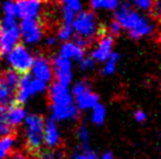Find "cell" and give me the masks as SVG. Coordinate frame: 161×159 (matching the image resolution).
<instances>
[{
	"instance_id": "obj_6",
	"label": "cell",
	"mask_w": 161,
	"mask_h": 159,
	"mask_svg": "<svg viewBox=\"0 0 161 159\" xmlns=\"http://www.w3.org/2000/svg\"><path fill=\"white\" fill-rule=\"evenodd\" d=\"M20 29L15 18L4 17L0 26V52L8 53L20 42Z\"/></svg>"
},
{
	"instance_id": "obj_16",
	"label": "cell",
	"mask_w": 161,
	"mask_h": 159,
	"mask_svg": "<svg viewBox=\"0 0 161 159\" xmlns=\"http://www.w3.org/2000/svg\"><path fill=\"white\" fill-rule=\"evenodd\" d=\"M61 135L59 130L58 123L53 119H48L45 122L44 126V144L49 149H54L60 144Z\"/></svg>"
},
{
	"instance_id": "obj_27",
	"label": "cell",
	"mask_w": 161,
	"mask_h": 159,
	"mask_svg": "<svg viewBox=\"0 0 161 159\" xmlns=\"http://www.w3.org/2000/svg\"><path fill=\"white\" fill-rule=\"evenodd\" d=\"M11 135V128L6 123V108L0 106V137Z\"/></svg>"
},
{
	"instance_id": "obj_38",
	"label": "cell",
	"mask_w": 161,
	"mask_h": 159,
	"mask_svg": "<svg viewBox=\"0 0 161 159\" xmlns=\"http://www.w3.org/2000/svg\"><path fill=\"white\" fill-rule=\"evenodd\" d=\"M64 3V5L65 4H71V3H81V0H61Z\"/></svg>"
},
{
	"instance_id": "obj_12",
	"label": "cell",
	"mask_w": 161,
	"mask_h": 159,
	"mask_svg": "<svg viewBox=\"0 0 161 159\" xmlns=\"http://www.w3.org/2000/svg\"><path fill=\"white\" fill-rule=\"evenodd\" d=\"M48 96L51 101V106H65L74 104L69 88L58 82H55L49 87Z\"/></svg>"
},
{
	"instance_id": "obj_10",
	"label": "cell",
	"mask_w": 161,
	"mask_h": 159,
	"mask_svg": "<svg viewBox=\"0 0 161 159\" xmlns=\"http://www.w3.org/2000/svg\"><path fill=\"white\" fill-rule=\"evenodd\" d=\"M31 76L39 80L44 83L48 84L53 79V69H52V62L48 59L39 55L38 58H34L33 64L31 67Z\"/></svg>"
},
{
	"instance_id": "obj_31",
	"label": "cell",
	"mask_w": 161,
	"mask_h": 159,
	"mask_svg": "<svg viewBox=\"0 0 161 159\" xmlns=\"http://www.w3.org/2000/svg\"><path fill=\"white\" fill-rule=\"evenodd\" d=\"M72 159H98V156L95 155L92 150L85 147L81 152L76 153V155L74 156Z\"/></svg>"
},
{
	"instance_id": "obj_3",
	"label": "cell",
	"mask_w": 161,
	"mask_h": 159,
	"mask_svg": "<svg viewBox=\"0 0 161 159\" xmlns=\"http://www.w3.org/2000/svg\"><path fill=\"white\" fill-rule=\"evenodd\" d=\"M25 141L26 145L33 151L39 150L44 145V126L45 122L42 117L36 114L27 115L25 122Z\"/></svg>"
},
{
	"instance_id": "obj_35",
	"label": "cell",
	"mask_w": 161,
	"mask_h": 159,
	"mask_svg": "<svg viewBox=\"0 0 161 159\" xmlns=\"http://www.w3.org/2000/svg\"><path fill=\"white\" fill-rule=\"evenodd\" d=\"M55 44H57V38L55 36H48L46 39V44L48 47H53V46H55Z\"/></svg>"
},
{
	"instance_id": "obj_15",
	"label": "cell",
	"mask_w": 161,
	"mask_h": 159,
	"mask_svg": "<svg viewBox=\"0 0 161 159\" xmlns=\"http://www.w3.org/2000/svg\"><path fill=\"white\" fill-rule=\"evenodd\" d=\"M51 116L54 122H69L75 121L79 115V110L76 109L75 104L65 106H51Z\"/></svg>"
},
{
	"instance_id": "obj_7",
	"label": "cell",
	"mask_w": 161,
	"mask_h": 159,
	"mask_svg": "<svg viewBox=\"0 0 161 159\" xmlns=\"http://www.w3.org/2000/svg\"><path fill=\"white\" fill-rule=\"evenodd\" d=\"M46 89H47L46 83L34 79L30 74H24L23 76H20L19 80L18 89H17V101L20 103V105L25 104L32 97L45 93Z\"/></svg>"
},
{
	"instance_id": "obj_30",
	"label": "cell",
	"mask_w": 161,
	"mask_h": 159,
	"mask_svg": "<svg viewBox=\"0 0 161 159\" xmlns=\"http://www.w3.org/2000/svg\"><path fill=\"white\" fill-rule=\"evenodd\" d=\"M95 66H97V62L94 61L91 56H87V58L85 56V58L80 61V68H81V70H84V71L92 70V69L95 68Z\"/></svg>"
},
{
	"instance_id": "obj_17",
	"label": "cell",
	"mask_w": 161,
	"mask_h": 159,
	"mask_svg": "<svg viewBox=\"0 0 161 159\" xmlns=\"http://www.w3.org/2000/svg\"><path fill=\"white\" fill-rule=\"evenodd\" d=\"M27 117V111L23 105H12L6 108V123L9 128L23 125Z\"/></svg>"
},
{
	"instance_id": "obj_19",
	"label": "cell",
	"mask_w": 161,
	"mask_h": 159,
	"mask_svg": "<svg viewBox=\"0 0 161 159\" xmlns=\"http://www.w3.org/2000/svg\"><path fill=\"white\" fill-rule=\"evenodd\" d=\"M82 11V4L81 3H71L65 4L63 7V21L64 25L71 26L72 22L74 21L76 15Z\"/></svg>"
},
{
	"instance_id": "obj_1",
	"label": "cell",
	"mask_w": 161,
	"mask_h": 159,
	"mask_svg": "<svg viewBox=\"0 0 161 159\" xmlns=\"http://www.w3.org/2000/svg\"><path fill=\"white\" fill-rule=\"evenodd\" d=\"M115 20L132 39H143L155 32V23L128 4H122L116 8Z\"/></svg>"
},
{
	"instance_id": "obj_13",
	"label": "cell",
	"mask_w": 161,
	"mask_h": 159,
	"mask_svg": "<svg viewBox=\"0 0 161 159\" xmlns=\"http://www.w3.org/2000/svg\"><path fill=\"white\" fill-rule=\"evenodd\" d=\"M113 44H114V40L113 36L103 35L100 38V40L97 44V47L92 50V55L91 58L93 59L95 62H105L113 53Z\"/></svg>"
},
{
	"instance_id": "obj_2",
	"label": "cell",
	"mask_w": 161,
	"mask_h": 159,
	"mask_svg": "<svg viewBox=\"0 0 161 159\" xmlns=\"http://www.w3.org/2000/svg\"><path fill=\"white\" fill-rule=\"evenodd\" d=\"M71 26L76 39L84 40L87 44H90L91 40H93L99 33L98 19L92 11H81Z\"/></svg>"
},
{
	"instance_id": "obj_11",
	"label": "cell",
	"mask_w": 161,
	"mask_h": 159,
	"mask_svg": "<svg viewBox=\"0 0 161 159\" xmlns=\"http://www.w3.org/2000/svg\"><path fill=\"white\" fill-rule=\"evenodd\" d=\"M17 17L21 20H36L42 11L41 0H17Z\"/></svg>"
},
{
	"instance_id": "obj_5",
	"label": "cell",
	"mask_w": 161,
	"mask_h": 159,
	"mask_svg": "<svg viewBox=\"0 0 161 159\" xmlns=\"http://www.w3.org/2000/svg\"><path fill=\"white\" fill-rule=\"evenodd\" d=\"M20 75L13 70H5L0 75V106L9 108L17 102V89H18Z\"/></svg>"
},
{
	"instance_id": "obj_22",
	"label": "cell",
	"mask_w": 161,
	"mask_h": 159,
	"mask_svg": "<svg viewBox=\"0 0 161 159\" xmlns=\"http://www.w3.org/2000/svg\"><path fill=\"white\" fill-rule=\"evenodd\" d=\"M119 60H120V56L118 53H112V55L103 62V69H101V73L103 75L109 76L113 75L116 70V67H118V63H119Z\"/></svg>"
},
{
	"instance_id": "obj_24",
	"label": "cell",
	"mask_w": 161,
	"mask_h": 159,
	"mask_svg": "<svg viewBox=\"0 0 161 159\" xmlns=\"http://www.w3.org/2000/svg\"><path fill=\"white\" fill-rule=\"evenodd\" d=\"M1 9L4 17L7 18H17V3L14 0H4L1 5Z\"/></svg>"
},
{
	"instance_id": "obj_25",
	"label": "cell",
	"mask_w": 161,
	"mask_h": 159,
	"mask_svg": "<svg viewBox=\"0 0 161 159\" xmlns=\"http://www.w3.org/2000/svg\"><path fill=\"white\" fill-rule=\"evenodd\" d=\"M90 89V83L86 80H79V81H76L75 83L73 84V87L71 89V94L73 97H76L81 94L86 93Z\"/></svg>"
},
{
	"instance_id": "obj_23",
	"label": "cell",
	"mask_w": 161,
	"mask_h": 159,
	"mask_svg": "<svg viewBox=\"0 0 161 159\" xmlns=\"http://www.w3.org/2000/svg\"><path fill=\"white\" fill-rule=\"evenodd\" d=\"M106 116H107V112H106V108L103 105H101L99 103L98 105H95L91 110V121L92 123L95 124V125H101V124L105 122L106 119Z\"/></svg>"
},
{
	"instance_id": "obj_28",
	"label": "cell",
	"mask_w": 161,
	"mask_h": 159,
	"mask_svg": "<svg viewBox=\"0 0 161 159\" xmlns=\"http://www.w3.org/2000/svg\"><path fill=\"white\" fill-rule=\"evenodd\" d=\"M130 3L138 11H151L153 9L155 0H130Z\"/></svg>"
},
{
	"instance_id": "obj_26",
	"label": "cell",
	"mask_w": 161,
	"mask_h": 159,
	"mask_svg": "<svg viewBox=\"0 0 161 159\" xmlns=\"http://www.w3.org/2000/svg\"><path fill=\"white\" fill-rule=\"evenodd\" d=\"M74 35V32H73V28L72 26H68V25H64L63 27H60L58 31V39L63 42H67V41H71L72 38Z\"/></svg>"
},
{
	"instance_id": "obj_18",
	"label": "cell",
	"mask_w": 161,
	"mask_h": 159,
	"mask_svg": "<svg viewBox=\"0 0 161 159\" xmlns=\"http://www.w3.org/2000/svg\"><path fill=\"white\" fill-rule=\"evenodd\" d=\"M99 104V96L92 90H87L86 93L81 94L75 97V106L78 110L87 111L92 110L94 106Z\"/></svg>"
},
{
	"instance_id": "obj_8",
	"label": "cell",
	"mask_w": 161,
	"mask_h": 159,
	"mask_svg": "<svg viewBox=\"0 0 161 159\" xmlns=\"http://www.w3.org/2000/svg\"><path fill=\"white\" fill-rule=\"evenodd\" d=\"M19 29H20V39L30 46L38 44L44 36L42 27L38 20H21Z\"/></svg>"
},
{
	"instance_id": "obj_21",
	"label": "cell",
	"mask_w": 161,
	"mask_h": 159,
	"mask_svg": "<svg viewBox=\"0 0 161 159\" xmlns=\"http://www.w3.org/2000/svg\"><path fill=\"white\" fill-rule=\"evenodd\" d=\"M15 147V138L11 135L0 137V159H6Z\"/></svg>"
},
{
	"instance_id": "obj_4",
	"label": "cell",
	"mask_w": 161,
	"mask_h": 159,
	"mask_svg": "<svg viewBox=\"0 0 161 159\" xmlns=\"http://www.w3.org/2000/svg\"><path fill=\"white\" fill-rule=\"evenodd\" d=\"M6 62L11 70L20 74H26L31 70V67L34 61V56L26 46L18 44L12 50L6 53Z\"/></svg>"
},
{
	"instance_id": "obj_36",
	"label": "cell",
	"mask_w": 161,
	"mask_h": 159,
	"mask_svg": "<svg viewBox=\"0 0 161 159\" xmlns=\"http://www.w3.org/2000/svg\"><path fill=\"white\" fill-rule=\"evenodd\" d=\"M9 159H31L28 156L24 155V153H15V155L11 156Z\"/></svg>"
},
{
	"instance_id": "obj_20",
	"label": "cell",
	"mask_w": 161,
	"mask_h": 159,
	"mask_svg": "<svg viewBox=\"0 0 161 159\" xmlns=\"http://www.w3.org/2000/svg\"><path fill=\"white\" fill-rule=\"evenodd\" d=\"M120 0H90V7L93 11H116Z\"/></svg>"
},
{
	"instance_id": "obj_14",
	"label": "cell",
	"mask_w": 161,
	"mask_h": 159,
	"mask_svg": "<svg viewBox=\"0 0 161 159\" xmlns=\"http://www.w3.org/2000/svg\"><path fill=\"white\" fill-rule=\"evenodd\" d=\"M59 56L67 59L69 61H79L85 58V48L76 44L75 41H67L61 44L59 49Z\"/></svg>"
},
{
	"instance_id": "obj_29",
	"label": "cell",
	"mask_w": 161,
	"mask_h": 159,
	"mask_svg": "<svg viewBox=\"0 0 161 159\" xmlns=\"http://www.w3.org/2000/svg\"><path fill=\"white\" fill-rule=\"evenodd\" d=\"M78 138L82 145L87 146L88 145V141H90V132L86 128V125H81L79 128V131H78Z\"/></svg>"
},
{
	"instance_id": "obj_32",
	"label": "cell",
	"mask_w": 161,
	"mask_h": 159,
	"mask_svg": "<svg viewBox=\"0 0 161 159\" xmlns=\"http://www.w3.org/2000/svg\"><path fill=\"white\" fill-rule=\"evenodd\" d=\"M108 31H109V35L115 36L120 34L121 31H122V28H121L120 23L116 21V20H113V21L109 23V26H108Z\"/></svg>"
},
{
	"instance_id": "obj_33",
	"label": "cell",
	"mask_w": 161,
	"mask_h": 159,
	"mask_svg": "<svg viewBox=\"0 0 161 159\" xmlns=\"http://www.w3.org/2000/svg\"><path fill=\"white\" fill-rule=\"evenodd\" d=\"M39 159H59V157L53 151H45L40 155Z\"/></svg>"
},
{
	"instance_id": "obj_9",
	"label": "cell",
	"mask_w": 161,
	"mask_h": 159,
	"mask_svg": "<svg viewBox=\"0 0 161 159\" xmlns=\"http://www.w3.org/2000/svg\"><path fill=\"white\" fill-rule=\"evenodd\" d=\"M53 76H55L57 82L68 87L73 81V64L72 61L61 56H55L52 62Z\"/></svg>"
},
{
	"instance_id": "obj_34",
	"label": "cell",
	"mask_w": 161,
	"mask_h": 159,
	"mask_svg": "<svg viewBox=\"0 0 161 159\" xmlns=\"http://www.w3.org/2000/svg\"><path fill=\"white\" fill-rule=\"evenodd\" d=\"M134 118H135V121H136V122H139V123H142V122H145V121H146L147 116H146V112H145V111L138 110V111H135Z\"/></svg>"
},
{
	"instance_id": "obj_37",
	"label": "cell",
	"mask_w": 161,
	"mask_h": 159,
	"mask_svg": "<svg viewBox=\"0 0 161 159\" xmlns=\"http://www.w3.org/2000/svg\"><path fill=\"white\" fill-rule=\"evenodd\" d=\"M98 159H115V158H114V156H113L111 152H105V153Z\"/></svg>"
}]
</instances>
